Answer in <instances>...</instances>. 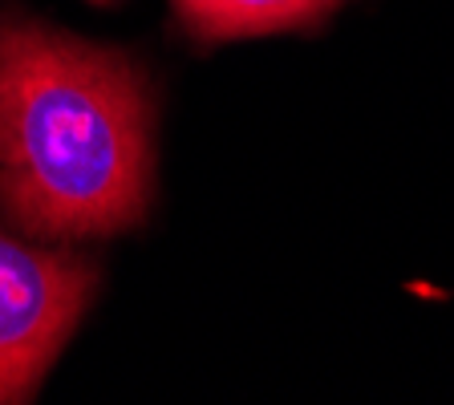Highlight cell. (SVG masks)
<instances>
[{"instance_id": "obj_1", "label": "cell", "mask_w": 454, "mask_h": 405, "mask_svg": "<svg viewBox=\"0 0 454 405\" xmlns=\"http://www.w3.org/2000/svg\"><path fill=\"white\" fill-rule=\"evenodd\" d=\"M154 199V94L126 49L0 12V215L33 244L110 239Z\"/></svg>"}, {"instance_id": "obj_2", "label": "cell", "mask_w": 454, "mask_h": 405, "mask_svg": "<svg viewBox=\"0 0 454 405\" xmlns=\"http://www.w3.org/2000/svg\"><path fill=\"white\" fill-rule=\"evenodd\" d=\"M98 284L94 260L0 231V405L37 393Z\"/></svg>"}, {"instance_id": "obj_3", "label": "cell", "mask_w": 454, "mask_h": 405, "mask_svg": "<svg viewBox=\"0 0 454 405\" xmlns=\"http://www.w3.org/2000/svg\"><path fill=\"white\" fill-rule=\"evenodd\" d=\"M170 4L179 25L203 45L317 28L340 9V0H170Z\"/></svg>"}, {"instance_id": "obj_4", "label": "cell", "mask_w": 454, "mask_h": 405, "mask_svg": "<svg viewBox=\"0 0 454 405\" xmlns=\"http://www.w3.org/2000/svg\"><path fill=\"white\" fill-rule=\"evenodd\" d=\"M94 4H114V0H94Z\"/></svg>"}]
</instances>
